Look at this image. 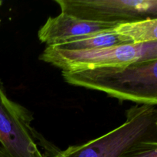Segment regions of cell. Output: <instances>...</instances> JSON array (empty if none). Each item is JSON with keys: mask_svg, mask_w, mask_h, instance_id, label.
I'll use <instances>...</instances> for the list:
<instances>
[{"mask_svg": "<svg viewBox=\"0 0 157 157\" xmlns=\"http://www.w3.org/2000/svg\"><path fill=\"white\" fill-rule=\"evenodd\" d=\"M61 12L81 20L117 25L157 18V0H55Z\"/></svg>", "mask_w": 157, "mask_h": 157, "instance_id": "277c9868", "label": "cell"}, {"mask_svg": "<svg viewBox=\"0 0 157 157\" xmlns=\"http://www.w3.org/2000/svg\"><path fill=\"white\" fill-rule=\"evenodd\" d=\"M117 25L94 22L61 12L49 17L38 33V39L48 46L56 45L67 39L113 30Z\"/></svg>", "mask_w": 157, "mask_h": 157, "instance_id": "5b68a950", "label": "cell"}, {"mask_svg": "<svg viewBox=\"0 0 157 157\" xmlns=\"http://www.w3.org/2000/svg\"><path fill=\"white\" fill-rule=\"evenodd\" d=\"M133 44L127 38L118 35L112 31L99 32L93 35H84L67 39L56 45H52L57 48L68 51L93 50L112 46Z\"/></svg>", "mask_w": 157, "mask_h": 157, "instance_id": "8992f818", "label": "cell"}, {"mask_svg": "<svg viewBox=\"0 0 157 157\" xmlns=\"http://www.w3.org/2000/svg\"><path fill=\"white\" fill-rule=\"evenodd\" d=\"M61 73L68 84L104 92L121 101L157 104V60Z\"/></svg>", "mask_w": 157, "mask_h": 157, "instance_id": "6da1fadb", "label": "cell"}, {"mask_svg": "<svg viewBox=\"0 0 157 157\" xmlns=\"http://www.w3.org/2000/svg\"><path fill=\"white\" fill-rule=\"evenodd\" d=\"M157 141V109L136 104L126 111L124 124L81 145L71 146L57 157H121L140 144Z\"/></svg>", "mask_w": 157, "mask_h": 157, "instance_id": "7a4b0ae2", "label": "cell"}, {"mask_svg": "<svg viewBox=\"0 0 157 157\" xmlns=\"http://www.w3.org/2000/svg\"><path fill=\"white\" fill-rule=\"evenodd\" d=\"M39 58L61 71L67 72L127 65L157 60V41L81 51L62 50L47 46Z\"/></svg>", "mask_w": 157, "mask_h": 157, "instance_id": "3957f363", "label": "cell"}, {"mask_svg": "<svg viewBox=\"0 0 157 157\" xmlns=\"http://www.w3.org/2000/svg\"><path fill=\"white\" fill-rule=\"evenodd\" d=\"M116 33L130 40L133 44H144L157 41V18L117 25L113 29Z\"/></svg>", "mask_w": 157, "mask_h": 157, "instance_id": "52a82bcc", "label": "cell"}, {"mask_svg": "<svg viewBox=\"0 0 157 157\" xmlns=\"http://www.w3.org/2000/svg\"><path fill=\"white\" fill-rule=\"evenodd\" d=\"M121 157H157V141L140 144Z\"/></svg>", "mask_w": 157, "mask_h": 157, "instance_id": "ba28073f", "label": "cell"}, {"mask_svg": "<svg viewBox=\"0 0 157 157\" xmlns=\"http://www.w3.org/2000/svg\"><path fill=\"white\" fill-rule=\"evenodd\" d=\"M2 1H0V6H2Z\"/></svg>", "mask_w": 157, "mask_h": 157, "instance_id": "9c48e42d", "label": "cell"}, {"mask_svg": "<svg viewBox=\"0 0 157 157\" xmlns=\"http://www.w3.org/2000/svg\"><path fill=\"white\" fill-rule=\"evenodd\" d=\"M0 22H1V20H0Z\"/></svg>", "mask_w": 157, "mask_h": 157, "instance_id": "30bf717a", "label": "cell"}]
</instances>
